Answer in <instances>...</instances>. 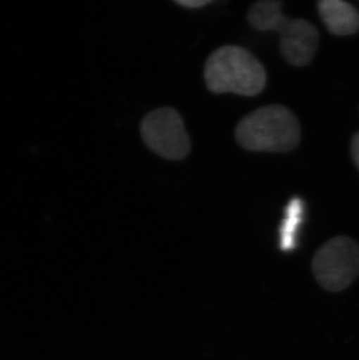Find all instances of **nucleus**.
<instances>
[{
    "label": "nucleus",
    "mask_w": 359,
    "mask_h": 360,
    "mask_svg": "<svg viewBox=\"0 0 359 360\" xmlns=\"http://www.w3.org/2000/svg\"><path fill=\"white\" fill-rule=\"evenodd\" d=\"M282 1L264 0L253 4L248 12V24L257 31H275L280 34V51L294 67H305L313 61L319 48L317 28L305 19L287 18Z\"/></svg>",
    "instance_id": "nucleus-1"
},
{
    "label": "nucleus",
    "mask_w": 359,
    "mask_h": 360,
    "mask_svg": "<svg viewBox=\"0 0 359 360\" xmlns=\"http://www.w3.org/2000/svg\"><path fill=\"white\" fill-rule=\"evenodd\" d=\"M236 140L252 152L286 153L295 150L301 139V129L294 113L282 105L256 110L238 122Z\"/></svg>",
    "instance_id": "nucleus-2"
},
{
    "label": "nucleus",
    "mask_w": 359,
    "mask_h": 360,
    "mask_svg": "<svg viewBox=\"0 0 359 360\" xmlns=\"http://www.w3.org/2000/svg\"><path fill=\"white\" fill-rule=\"evenodd\" d=\"M204 79L215 94L232 92L251 97L264 90L266 72L250 51L238 46H224L208 58Z\"/></svg>",
    "instance_id": "nucleus-3"
},
{
    "label": "nucleus",
    "mask_w": 359,
    "mask_h": 360,
    "mask_svg": "<svg viewBox=\"0 0 359 360\" xmlns=\"http://www.w3.org/2000/svg\"><path fill=\"white\" fill-rule=\"evenodd\" d=\"M312 269L323 288L342 292L359 276L358 243L346 236L330 239L316 252Z\"/></svg>",
    "instance_id": "nucleus-4"
},
{
    "label": "nucleus",
    "mask_w": 359,
    "mask_h": 360,
    "mask_svg": "<svg viewBox=\"0 0 359 360\" xmlns=\"http://www.w3.org/2000/svg\"><path fill=\"white\" fill-rule=\"evenodd\" d=\"M140 132L149 150L160 157L182 160L189 154V136L177 110L161 108L146 115Z\"/></svg>",
    "instance_id": "nucleus-5"
},
{
    "label": "nucleus",
    "mask_w": 359,
    "mask_h": 360,
    "mask_svg": "<svg viewBox=\"0 0 359 360\" xmlns=\"http://www.w3.org/2000/svg\"><path fill=\"white\" fill-rule=\"evenodd\" d=\"M320 17L332 35L349 37L359 32V12L343 0H322L317 4Z\"/></svg>",
    "instance_id": "nucleus-6"
},
{
    "label": "nucleus",
    "mask_w": 359,
    "mask_h": 360,
    "mask_svg": "<svg viewBox=\"0 0 359 360\" xmlns=\"http://www.w3.org/2000/svg\"><path fill=\"white\" fill-rule=\"evenodd\" d=\"M303 214V203L300 198H293L286 207V217L280 228L282 248L289 250L294 246L295 235Z\"/></svg>",
    "instance_id": "nucleus-7"
},
{
    "label": "nucleus",
    "mask_w": 359,
    "mask_h": 360,
    "mask_svg": "<svg viewBox=\"0 0 359 360\" xmlns=\"http://www.w3.org/2000/svg\"><path fill=\"white\" fill-rule=\"evenodd\" d=\"M351 157L359 169V132H357L351 140Z\"/></svg>",
    "instance_id": "nucleus-8"
},
{
    "label": "nucleus",
    "mask_w": 359,
    "mask_h": 360,
    "mask_svg": "<svg viewBox=\"0 0 359 360\" xmlns=\"http://www.w3.org/2000/svg\"><path fill=\"white\" fill-rule=\"evenodd\" d=\"M179 5H182L184 7H189V8H200V7L206 6L210 1L207 0H181V1H177Z\"/></svg>",
    "instance_id": "nucleus-9"
}]
</instances>
